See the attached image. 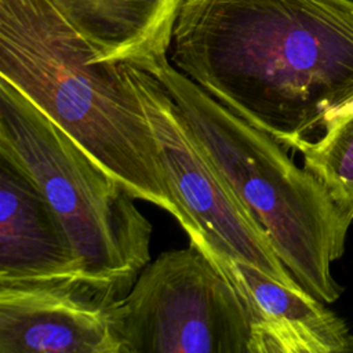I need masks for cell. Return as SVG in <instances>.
Segmentation results:
<instances>
[{"label": "cell", "instance_id": "3", "mask_svg": "<svg viewBox=\"0 0 353 353\" xmlns=\"http://www.w3.org/2000/svg\"><path fill=\"white\" fill-rule=\"evenodd\" d=\"M154 74L182 110L199 143L277 256L314 298L334 303L343 288L331 265L345 251L353 222L287 149L208 95L168 57L138 66Z\"/></svg>", "mask_w": 353, "mask_h": 353}, {"label": "cell", "instance_id": "1", "mask_svg": "<svg viewBox=\"0 0 353 353\" xmlns=\"http://www.w3.org/2000/svg\"><path fill=\"white\" fill-rule=\"evenodd\" d=\"M168 59L299 152L353 102V0H185Z\"/></svg>", "mask_w": 353, "mask_h": 353}, {"label": "cell", "instance_id": "7", "mask_svg": "<svg viewBox=\"0 0 353 353\" xmlns=\"http://www.w3.org/2000/svg\"><path fill=\"white\" fill-rule=\"evenodd\" d=\"M120 299L81 277L0 281V353H124Z\"/></svg>", "mask_w": 353, "mask_h": 353}, {"label": "cell", "instance_id": "6", "mask_svg": "<svg viewBox=\"0 0 353 353\" xmlns=\"http://www.w3.org/2000/svg\"><path fill=\"white\" fill-rule=\"evenodd\" d=\"M132 79L156 137L163 165L188 226L219 239L230 252L291 288H303L277 256L266 232L212 164L182 110L148 70L121 62Z\"/></svg>", "mask_w": 353, "mask_h": 353}, {"label": "cell", "instance_id": "2", "mask_svg": "<svg viewBox=\"0 0 353 353\" xmlns=\"http://www.w3.org/2000/svg\"><path fill=\"white\" fill-rule=\"evenodd\" d=\"M0 79L135 199L188 226L127 69L97 61L95 48L50 0H0Z\"/></svg>", "mask_w": 353, "mask_h": 353}, {"label": "cell", "instance_id": "9", "mask_svg": "<svg viewBox=\"0 0 353 353\" xmlns=\"http://www.w3.org/2000/svg\"><path fill=\"white\" fill-rule=\"evenodd\" d=\"M80 277L72 241L34 179L0 153V281Z\"/></svg>", "mask_w": 353, "mask_h": 353}, {"label": "cell", "instance_id": "4", "mask_svg": "<svg viewBox=\"0 0 353 353\" xmlns=\"http://www.w3.org/2000/svg\"><path fill=\"white\" fill-rule=\"evenodd\" d=\"M0 153L41 189L72 241L80 277L124 298L150 262V222L117 179L3 79Z\"/></svg>", "mask_w": 353, "mask_h": 353}, {"label": "cell", "instance_id": "5", "mask_svg": "<svg viewBox=\"0 0 353 353\" xmlns=\"http://www.w3.org/2000/svg\"><path fill=\"white\" fill-rule=\"evenodd\" d=\"M119 312L124 353H252L240 295L193 241L149 262Z\"/></svg>", "mask_w": 353, "mask_h": 353}, {"label": "cell", "instance_id": "11", "mask_svg": "<svg viewBox=\"0 0 353 353\" xmlns=\"http://www.w3.org/2000/svg\"><path fill=\"white\" fill-rule=\"evenodd\" d=\"M323 134L299 149L303 167L327 189L339 210L353 219V102L332 113Z\"/></svg>", "mask_w": 353, "mask_h": 353}, {"label": "cell", "instance_id": "10", "mask_svg": "<svg viewBox=\"0 0 353 353\" xmlns=\"http://www.w3.org/2000/svg\"><path fill=\"white\" fill-rule=\"evenodd\" d=\"M95 48L97 61L142 66L168 55L185 0H50Z\"/></svg>", "mask_w": 353, "mask_h": 353}, {"label": "cell", "instance_id": "8", "mask_svg": "<svg viewBox=\"0 0 353 353\" xmlns=\"http://www.w3.org/2000/svg\"><path fill=\"white\" fill-rule=\"evenodd\" d=\"M228 277L250 317L252 353H341L353 350L346 323L305 288H291L236 258L216 237L186 233Z\"/></svg>", "mask_w": 353, "mask_h": 353}]
</instances>
